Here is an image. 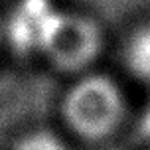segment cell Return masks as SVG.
Returning <instances> with one entry per match:
<instances>
[{"mask_svg":"<svg viewBox=\"0 0 150 150\" xmlns=\"http://www.w3.org/2000/svg\"><path fill=\"white\" fill-rule=\"evenodd\" d=\"M63 119L77 136L103 140L111 136L127 115V99L117 81L105 73L79 77L63 97Z\"/></svg>","mask_w":150,"mask_h":150,"instance_id":"6da1fadb","label":"cell"},{"mask_svg":"<svg viewBox=\"0 0 150 150\" xmlns=\"http://www.w3.org/2000/svg\"><path fill=\"white\" fill-rule=\"evenodd\" d=\"M103 47L99 26L79 12L61 14L44 55L61 71H81L93 63Z\"/></svg>","mask_w":150,"mask_h":150,"instance_id":"7a4b0ae2","label":"cell"},{"mask_svg":"<svg viewBox=\"0 0 150 150\" xmlns=\"http://www.w3.org/2000/svg\"><path fill=\"white\" fill-rule=\"evenodd\" d=\"M142 132H144V136L150 138V109H148V112H144V117H142Z\"/></svg>","mask_w":150,"mask_h":150,"instance_id":"8992f818","label":"cell"},{"mask_svg":"<svg viewBox=\"0 0 150 150\" xmlns=\"http://www.w3.org/2000/svg\"><path fill=\"white\" fill-rule=\"evenodd\" d=\"M125 61L138 79L150 81V24L138 28L127 40Z\"/></svg>","mask_w":150,"mask_h":150,"instance_id":"277c9868","label":"cell"},{"mask_svg":"<svg viewBox=\"0 0 150 150\" xmlns=\"http://www.w3.org/2000/svg\"><path fill=\"white\" fill-rule=\"evenodd\" d=\"M12 150H67L57 134L50 130H34L18 138Z\"/></svg>","mask_w":150,"mask_h":150,"instance_id":"5b68a950","label":"cell"},{"mask_svg":"<svg viewBox=\"0 0 150 150\" xmlns=\"http://www.w3.org/2000/svg\"><path fill=\"white\" fill-rule=\"evenodd\" d=\"M63 10L53 0H18L6 20V40L16 53H44Z\"/></svg>","mask_w":150,"mask_h":150,"instance_id":"3957f363","label":"cell"}]
</instances>
